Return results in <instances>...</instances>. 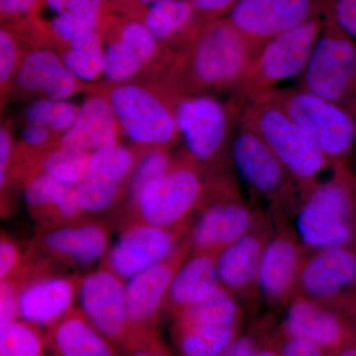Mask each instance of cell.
<instances>
[{"instance_id":"6da1fadb","label":"cell","mask_w":356,"mask_h":356,"mask_svg":"<svg viewBox=\"0 0 356 356\" xmlns=\"http://www.w3.org/2000/svg\"><path fill=\"white\" fill-rule=\"evenodd\" d=\"M257 50L228 18L208 21L194 34L168 74L166 86L179 95L238 93Z\"/></svg>"},{"instance_id":"7a4b0ae2","label":"cell","mask_w":356,"mask_h":356,"mask_svg":"<svg viewBox=\"0 0 356 356\" xmlns=\"http://www.w3.org/2000/svg\"><path fill=\"white\" fill-rule=\"evenodd\" d=\"M242 108L234 97L222 102L210 95L175 93V118L184 152L206 175H229Z\"/></svg>"},{"instance_id":"3957f363","label":"cell","mask_w":356,"mask_h":356,"mask_svg":"<svg viewBox=\"0 0 356 356\" xmlns=\"http://www.w3.org/2000/svg\"><path fill=\"white\" fill-rule=\"evenodd\" d=\"M291 227L309 250L356 245V172L337 165L324 182L302 199Z\"/></svg>"},{"instance_id":"277c9868","label":"cell","mask_w":356,"mask_h":356,"mask_svg":"<svg viewBox=\"0 0 356 356\" xmlns=\"http://www.w3.org/2000/svg\"><path fill=\"white\" fill-rule=\"evenodd\" d=\"M240 124L257 134L296 180L302 199L330 177L334 163L303 128L280 106L268 100L243 105Z\"/></svg>"},{"instance_id":"5b68a950","label":"cell","mask_w":356,"mask_h":356,"mask_svg":"<svg viewBox=\"0 0 356 356\" xmlns=\"http://www.w3.org/2000/svg\"><path fill=\"white\" fill-rule=\"evenodd\" d=\"M211 182L200 166L184 151L170 170L140 191L129 203L128 216L121 227L131 224L175 227L191 222L207 197Z\"/></svg>"},{"instance_id":"8992f818","label":"cell","mask_w":356,"mask_h":356,"mask_svg":"<svg viewBox=\"0 0 356 356\" xmlns=\"http://www.w3.org/2000/svg\"><path fill=\"white\" fill-rule=\"evenodd\" d=\"M231 163L252 201L264 204L274 219L292 216L302 201L298 184L261 138L241 124L232 143Z\"/></svg>"},{"instance_id":"52a82bcc","label":"cell","mask_w":356,"mask_h":356,"mask_svg":"<svg viewBox=\"0 0 356 356\" xmlns=\"http://www.w3.org/2000/svg\"><path fill=\"white\" fill-rule=\"evenodd\" d=\"M100 92L106 98L118 122L121 134L138 149H168L180 140L175 113V91L147 84H109Z\"/></svg>"},{"instance_id":"ba28073f","label":"cell","mask_w":356,"mask_h":356,"mask_svg":"<svg viewBox=\"0 0 356 356\" xmlns=\"http://www.w3.org/2000/svg\"><path fill=\"white\" fill-rule=\"evenodd\" d=\"M255 100H268L284 110L334 165H350L356 151V118L343 105L298 88L280 89Z\"/></svg>"},{"instance_id":"9c48e42d","label":"cell","mask_w":356,"mask_h":356,"mask_svg":"<svg viewBox=\"0 0 356 356\" xmlns=\"http://www.w3.org/2000/svg\"><path fill=\"white\" fill-rule=\"evenodd\" d=\"M323 26L314 18L262 44L240 90L232 97L243 105L280 90L282 83L300 79Z\"/></svg>"},{"instance_id":"30bf717a","label":"cell","mask_w":356,"mask_h":356,"mask_svg":"<svg viewBox=\"0 0 356 356\" xmlns=\"http://www.w3.org/2000/svg\"><path fill=\"white\" fill-rule=\"evenodd\" d=\"M264 211L243 198L231 175L212 177L207 197L187 235L192 252L219 254L250 232Z\"/></svg>"},{"instance_id":"8fae6325","label":"cell","mask_w":356,"mask_h":356,"mask_svg":"<svg viewBox=\"0 0 356 356\" xmlns=\"http://www.w3.org/2000/svg\"><path fill=\"white\" fill-rule=\"evenodd\" d=\"M172 336L180 356H220L242 334L243 308L228 290L172 317Z\"/></svg>"},{"instance_id":"7c38bea8","label":"cell","mask_w":356,"mask_h":356,"mask_svg":"<svg viewBox=\"0 0 356 356\" xmlns=\"http://www.w3.org/2000/svg\"><path fill=\"white\" fill-rule=\"evenodd\" d=\"M356 81V41L331 19L324 24L298 88L343 105Z\"/></svg>"},{"instance_id":"4fadbf2b","label":"cell","mask_w":356,"mask_h":356,"mask_svg":"<svg viewBox=\"0 0 356 356\" xmlns=\"http://www.w3.org/2000/svg\"><path fill=\"white\" fill-rule=\"evenodd\" d=\"M297 294L320 302L348 318L356 317V245L311 252Z\"/></svg>"},{"instance_id":"5bb4252c","label":"cell","mask_w":356,"mask_h":356,"mask_svg":"<svg viewBox=\"0 0 356 356\" xmlns=\"http://www.w3.org/2000/svg\"><path fill=\"white\" fill-rule=\"evenodd\" d=\"M274 229L259 269V298L283 309L297 294L302 267L310 252L300 242L286 219H274Z\"/></svg>"},{"instance_id":"9a60e30c","label":"cell","mask_w":356,"mask_h":356,"mask_svg":"<svg viewBox=\"0 0 356 356\" xmlns=\"http://www.w3.org/2000/svg\"><path fill=\"white\" fill-rule=\"evenodd\" d=\"M109 236L106 222L83 217L62 226L39 229L28 252L56 267H84L105 254Z\"/></svg>"},{"instance_id":"2e32d148","label":"cell","mask_w":356,"mask_h":356,"mask_svg":"<svg viewBox=\"0 0 356 356\" xmlns=\"http://www.w3.org/2000/svg\"><path fill=\"white\" fill-rule=\"evenodd\" d=\"M191 222L175 227L131 224L121 227V238L105 257L102 266L121 278H131L143 269L175 252L188 235Z\"/></svg>"},{"instance_id":"e0dca14e","label":"cell","mask_w":356,"mask_h":356,"mask_svg":"<svg viewBox=\"0 0 356 356\" xmlns=\"http://www.w3.org/2000/svg\"><path fill=\"white\" fill-rule=\"evenodd\" d=\"M274 229L273 217L264 210L250 232L218 254V271L222 287L238 300L252 304L259 298V269Z\"/></svg>"},{"instance_id":"ac0fdd59","label":"cell","mask_w":356,"mask_h":356,"mask_svg":"<svg viewBox=\"0 0 356 356\" xmlns=\"http://www.w3.org/2000/svg\"><path fill=\"white\" fill-rule=\"evenodd\" d=\"M79 298L91 325L120 350L132 330L123 278L102 266L83 276Z\"/></svg>"},{"instance_id":"d6986e66","label":"cell","mask_w":356,"mask_h":356,"mask_svg":"<svg viewBox=\"0 0 356 356\" xmlns=\"http://www.w3.org/2000/svg\"><path fill=\"white\" fill-rule=\"evenodd\" d=\"M317 0H236L228 19L255 50L266 41L316 18Z\"/></svg>"},{"instance_id":"ffe728a7","label":"cell","mask_w":356,"mask_h":356,"mask_svg":"<svg viewBox=\"0 0 356 356\" xmlns=\"http://www.w3.org/2000/svg\"><path fill=\"white\" fill-rule=\"evenodd\" d=\"M188 236L172 254L143 269L126 284V301L131 329H156L173 277L191 255Z\"/></svg>"},{"instance_id":"44dd1931","label":"cell","mask_w":356,"mask_h":356,"mask_svg":"<svg viewBox=\"0 0 356 356\" xmlns=\"http://www.w3.org/2000/svg\"><path fill=\"white\" fill-rule=\"evenodd\" d=\"M284 310L281 334L306 339L327 353L356 337L350 318L308 297L296 294Z\"/></svg>"},{"instance_id":"7402d4cb","label":"cell","mask_w":356,"mask_h":356,"mask_svg":"<svg viewBox=\"0 0 356 356\" xmlns=\"http://www.w3.org/2000/svg\"><path fill=\"white\" fill-rule=\"evenodd\" d=\"M14 84L24 95L58 100L88 88L67 70L58 53L47 47H36L22 56Z\"/></svg>"},{"instance_id":"603a6c76","label":"cell","mask_w":356,"mask_h":356,"mask_svg":"<svg viewBox=\"0 0 356 356\" xmlns=\"http://www.w3.org/2000/svg\"><path fill=\"white\" fill-rule=\"evenodd\" d=\"M103 76L108 84L129 83L159 55V42L144 23L128 21L104 47Z\"/></svg>"},{"instance_id":"cb8c5ba5","label":"cell","mask_w":356,"mask_h":356,"mask_svg":"<svg viewBox=\"0 0 356 356\" xmlns=\"http://www.w3.org/2000/svg\"><path fill=\"white\" fill-rule=\"evenodd\" d=\"M83 277L53 273L32 281L21 290L19 318L48 327L74 308Z\"/></svg>"},{"instance_id":"d4e9b609","label":"cell","mask_w":356,"mask_h":356,"mask_svg":"<svg viewBox=\"0 0 356 356\" xmlns=\"http://www.w3.org/2000/svg\"><path fill=\"white\" fill-rule=\"evenodd\" d=\"M120 134L113 110L99 91L79 107L76 119L58 139V146L93 153L120 144Z\"/></svg>"},{"instance_id":"484cf974","label":"cell","mask_w":356,"mask_h":356,"mask_svg":"<svg viewBox=\"0 0 356 356\" xmlns=\"http://www.w3.org/2000/svg\"><path fill=\"white\" fill-rule=\"evenodd\" d=\"M217 254L191 252L173 277L165 303L170 317L210 299L222 289Z\"/></svg>"},{"instance_id":"4316f807","label":"cell","mask_w":356,"mask_h":356,"mask_svg":"<svg viewBox=\"0 0 356 356\" xmlns=\"http://www.w3.org/2000/svg\"><path fill=\"white\" fill-rule=\"evenodd\" d=\"M54 356H121L119 348L96 330L79 308H72L47 327Z\"/></svg>"},{"instance_id":"83f0119b","label":"cell","mask_w":356,"mask_h":356,"mask_svg":"<svg viewBox=\"0 0 356 356\" xmlns=\"http://www.w3.org/2000/svg\"><path fill=\"white\" fill-rule=\"evenodd\" d=\"M37 6L53 15L49 31L60 44L99 30L102 0H38Z\"/></svg>"},{"instance_id":"f1b7e54d","label":"cell","mask_w":356,"mask_h":356,"mask_svg":"<svg viewBox=\"0 0 356 356\" xmlns=\"http://www.w3.org/2000/svg\"><path fill=\"white\" fill-rule=\"evenodd\" d=\"M23 184L28 209L39 229L60 226V201L74 186L63 184L44 172L35 173Z\"/></svg>"},{"instance_id":"f546056e","label":"cell","mask_w":356,"mask_h":356,"mask_svg":"<svg viewBox=\"0 0 356 356\" xmlns=\"http://www.w3.org/2000/svg\"><path fill=\"white\" fill-rule=\"evenodd\" d=\"M60 44L58 55L77 79L88 83L103 76L105 50L99 31L86 33Z\"/></svg>"},{"instance_id":"4dcf8cb0","label":"cell","mask_w":356,"mask_h":356,"mask_svg":"<svg viewBox=\"0 0 356 356\" xmlns=\"http://www.w3.org/2000/svg\"><path fill=\"white\" fill-rule=\"evenodd\" d=\"M194 13L191 0H159L147 7L143 23L159 42L170 41L188 27Z\"/></svg>"},{"instance_id":"1f68e13d","label":"cell","mask_w":356,"mask_h":356,"mask_svg":"<svg viewBox=\"0 0 356 356\" xmlns=\"http://www.w3.org/2000/svg\"><path fill=\"white\" fill-rule=\"evenodd\" d=\"M139 156V149L134 151L120 144L98 149L91 153L88 175L128 187Z\"/></svg>"},{"instance_id":"d6a6232c","label":"cell","mask_w":356,"mask_h":356,"mask_svg":"<svg viewBox=\"0 0 356 356\" xmlns=\"http://www.w3.org/2000/svg\"><path fill=\"white\" fill-rule=\"evenodd\" d=\"M91 153L56 147L40 161L38 172H44L58 181L76 187L88 177ZM37 173V172H36Z\"/></svg>"},{"instance_id":"836d02e7","label":"cell","mask_w":356,"mask_h":356,"mask_svg":"<svg viewBox=\"0 0 356 356\" xmlns=\"http://www.w3.org/2000/svg\"><path fill=\"white\" fill-rule=\"evenodd\" d=\"M46 348V334L27 321H16L0 331V356H44Z\"/></svg>"},{"instance_id":"e575fe53","label":"cell","mask_w":356,"mask_h":356,"mask_svg":"<svg viewBox=\"0 0 356 356\" xmlns=\"http://www.w3.org/2000/svg\"><path fill=\"white\" fill-rule=\"evenodd\" d=\"M79 107L67 99L38 98L28 105L24 112L26 124H37L48 128L60 139L79 113Z\"/></svg>"},{"instance_id":"d590c367","label":"cell","mask_w":356,"mask_h":356,"mask_svg":"<svg viewBox=\"0 0 356 356\" xmlns=\"http://www.w3.org/2000/svg\"><path fill=\"white\" fill-rule=\"evenodd\" d=\"M139 149L140 156L137 165L129 180V203L133 202L149 182L165 175L175 161V158L168 153V149L161 147Z\"/></svg>"},{"instance_id":"8d00e7d4","label":"cell","mask_w":356,"mask_h":356,"mask_svg":"<svg viewBox=\"0 0 356 356\" xmlns=\"http://www.w3.org/2000/svg\"><path fill=\"white\" fill-rule=\"evenodd\" d=\"M127 189L126 185L88 175L76 186L77 202L84 213L102 212L118 202Z\"/></svg>"},{"instance_id":"74e56055","label":"cell","mask_w":356,"mask_h":356,"mask_svg":"<svg viewBox=\"0 0 356 356\" xmlns=\"http://www.w3.org/2000/svg\"><path fill=\"white\" fill-rule=\"evenodd\" d=\"M120 350L122 356H172L156 329L131 330Z\"/></svg>"},{"instance_id":"f35d334b","label":"cell","mask_w":356,"mask_h":356,"mask_svg":"<svg viewBox=\"0 0 356 356\" xmlns=\"http://www.w3.org/2000/svg\"><path fill=\"white\" fill-rule=\"evenodd\" d=\"M20 50L13 33L2 28L0 31V86L2 95L13 86L21 62Z\"/></svg>"},{"instance_id":"ab89813d","label":"cell","mask_w":356,"mask_h":356,"mask_svg":"<svg viewBox=\"0 0 356 356\" xmlns=\"http://www.w3.org/2000/svg\"><path fill=\"white\" fill-rule=\"evenodd\" d=\"M20 292L13 280L0 281V331L18 321Z\"/></svg>"},{"instance_id":"60d3db41","label":"cell","mask_w":356,"mask_h":356,"mask_svg":"<svg viewBox=\"0 0 356 356\" xmlns=\"http://www.w3.org/2000/svg\"><path fill=\"white\" fill-rule=\"evenodd\" d=\"M25 254L21 252L17 243L6 233L1 232L0 238V281L10 280L22 268Z\"/></svg>"},{"instance_id":"b9f144b4","label":"cell","mask_w":356,"mask_h":356,"mask_svg":"<svg viewBox=\"0 0 356 356\" xmlns=\"http://www.w3.org/2000/svg\"><path fill=\"white\" fill-rule=\"evenodd\" d=\"M268 321H259L247 332L240 334L233 343L220 356H252L261 343V337L268 329Z\"/></svg>"},{"instance_id":"7bdbcfd3","label":"cell","mask_w":356,"mask_h":356,"mask_svg":"<svg viewBox=\"0 0 356 356\" xmlns=\"http://www.w3.org/2000/svg\"><path fill=\"white\" fill-rule=\"evenodd\" d=\"M330 19L356 41V0H332Z\"/></svg>"},{"instance_id":"ee69618b","label":"cell","mask_w":356,"mask_h":356,"mask_svg":"<svg viewBox=\"0 0 356 356\" xmlns=\"http://www.w3.org/2000/svg\"><path fill=\"white\" fill-rule=\"evenodd\" d=\"M15 146L11 135L10 129L2 124L0 129V188L1 195L9 185V173L15 154Z\"/></svg>"},{"instance_id":"f6af8a7d","label":"cell","mask_w":356,"mask_h":356,"mask_svg":"<svg viewBox=\"0 0 356 356\" xmlns=\"http://www.w3.org/2000/svg\"><path fill=\"white\" fill-rule=\"evenodd\" d=\"M280 356H327L317 344L298 337L283 336L280 332Z\"/></svg>"},{"instance_id":"bcb514c9","label":"cell","mask_w":356,"mask_h":356,"mask_svg":"<svg viewBox=\"0 0 356 356\" xmlns=\"http://www.w3.org/2000/svg\"><path fill=\"white\" fill-rule=\"evenodd\" d=\"M38 0H0L2 19H19L33 13Z\"/></svg>"},{"instance_id":"7dc6e473","label":"cell","mask_w":356,"mask_h":356,"mask_svg":"<svg viewBox=\"0 0 356 356\" xmlns=\"http://www.w3.org/2000/svg\"><path fill=\"white\" fill-rule=\"evenodd\" d=\"M197 13L211 20L218 19L220 14L231 10L236 0H191Z\"/></svg>"},{"instance_id":"c3c4849f","label":"cell","mask_w":356,"mask_h":356,"mask_svg":"<svg viewBox=\"0 0 356 356\" xmlns=\"http://www.w3.org/2000/svg\"><path fill=\"white\" fill-rule=\"evenodd\" d=\"M280 329L274 331L269 325L252 356H280Z\"/></svg>"},{"instance_id":"681fc988","label":"cell","mask_w":356,"mask_h":356,"mask_svg":"<svg viewBox=\"0 0 356 356\" xmlns=\"http://www.w3.org/2000/svg\"><path fill=\"white\" fill-rule=\"evenodd\" d=\"M327 356H356V337L327 353Z\"/></svg>"},{"instance_id":"f907efd6","label":"cell","mask_w":356,"mask_h":356,"mask_svg":"<svg viewBox=\"0 0 356 356\" xmlns=\"http://www.w3.org/2000/svg\"><path fill=\"white\" fill-rule=\"evenodd\" d=\"M343 106L346 107V109L350 110L351 113L355 115L356 118V81L350 96H348L346 102L343 103Z\"/></svg>"},{"instance_id":"816d5d0a","label":"cell","mask_w":356,"mask_h":356,"mask_svg":"<svg viewBox=\"0 0 356 356\" xmlns=\"http://www.w3.org/2000/svg\"><path fill=\"white\" fill-rule=\"evenodd\" d=\"M138 1L142 4H152L154 2L159 1V0H138Z\"/></svg>"},{"instance_id":"f5cc1de1","label":"cell","mask_w":356,"mask_h":356,"mask_svg":"<svg viewBox=\"0 0 356 356\" xmlns=\"http://www.w3.org/2000/svg\"><path fill=\"white\" fill-rule=\"evenodd\" d=\"M351 324H353V331H355V337H356V317L353 318H350Z\"/></svg>"},{"instance_id":"db71d44e","label":"cell","mask_w":356,"mask_h":356,"mask_svg":"<svg viewBox=\"0 0 356 356\" xmlns=\"http://www.w3.org/2000/svg\"></svg>"}]
</instances>
